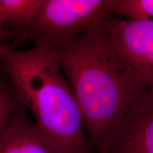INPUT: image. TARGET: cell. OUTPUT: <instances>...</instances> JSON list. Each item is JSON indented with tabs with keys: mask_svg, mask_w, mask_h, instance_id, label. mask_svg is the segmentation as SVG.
Instances as JSON below:
<instances>
[{
	"mask_svg": "<svg viewBox=\"0 0 153 153\" xmlns=\"http://www.w3.org/2000/svg\"><path fill=\"white\" fill-rule=\"evenodd\" d=\"M114 0H43L33 35L37 43L55 49L68 45L103 26Z\"/></svg>",
	"mask_w": 153,
	"mask_h": 153,
	"instance_id": "obj_3",
	"label": "cell"
},
{
	"mask_svg": "<svg viewBox=\"0 0 153 153\" xmlns=\"http://www.w3.org/2000/svg\"><path fill=\"white\" fill-rule=\"evenodd\" d=\"M0 61L17 98L32 112L36 128L59 152L89 153L81 110L56 50L41 43L24 51L3 45Z\"/></svg>",
	"mask_w": 153,
	"mask_h": 153,
	"instance_id": "obj_2",
	"label": "cell"
},
{
	"mask_svg": "<svg viewBox=\"0 0 153 153\" xmlns=\"http://www.w3.org/2000/svg\"><path fill=\"white\" fill-rule=\"evenodd\" d=\"M99 150L153 153V89H149L128 111Z\"/></svg>",
	"mask_w": 153,
	"mask_h": 153,
	"instance_id": "obj_5",
	"label": "cell"
},
{
	"mask_svg": "<svg viewBox=\"0 0 153 153\" xmlns=\"http://www.w3.org/2000/svg\"><path fill=\"white\" fill-rule=\"evenodd\" d=\"M5 28H12L22 38L33 33L43 0H1Z\"/></svg>",
	"mask_w": 153,
	"mask_h": 153,
	"instance_id": "obj_7",
	"label": "cell"
},
{
	"mask_svg": "<svg viewBox=\"0 0 153 153\" xmlns=\"http://www.w3.org/2000/svg\"><path fill=\"white\" fill-rule=\"evenodd\" d=\"M105 29L115 47L153 89V21L107 20Z\"/></svg>",
	"mask_w": 153,
	"mask_h": 153,
	"instance_id": "obj_4",
	"label": "cell"
},
{
	"mask_svg": "<svg viewBox=\"0 0 153 153\" xmlns=\"http://www.w3.org/2000/svg\"><path fill=\"white\" fill-rule=\"evenodd\" d=\"M2 45H3V44H1V39H0V48H1L2 47Z\"/></svg>",
	"mask_w": 153,
	"mask_h": 153,
	"instance_id": "obj_11",
	"label": "cell"
},
{
	"mask_svg": "<svg viewBox=\"0 0 153 153\" xmlns=\"http://www.w3.org/2000/svg\"><path fill=\"white\" fill-rule=\"evenodd\" d=\"M16 108L14 99L0 85V135L17 114Z\"/></svg>",
	"mask_w": 153,
	"mask_h": 153,
	"instance_id": "obj_9",
	"label": "cell"
},
{
	"mask_svg": "<svg viewBox=\"0 0 153 153\" xmlns=\"http://www.w3.org/2000/svg\"><path fill=\"white\" fill-rule=\"evenodd\" d=\"M113 12L132 20L153 21V0H114Z\"/></svg>",
	"mask_w": 153,
	"mask_h": 153,
	"instance_id": "obj_8",
	"label": "cell"
},
{
	"mask_svg": "<svg viewBox=\"0 0 153 153\" xmlns=\"http://www.w3.org/2000/svg\"><path fill=\"white\" fill-rule=\"evenodd\" d=\"M0 153L60 152L20 112L0 135Z\"/></svg>",
	"mask_w": 153,
	"mask_h": 153,
	"instance_id": "obj_6",
	"label": "cell"
},
{
	"mask_svg": "<svg viewBox=\"0 0 153 153\" xmlns=\"http://www.w3.org/2000/svg\"><path fill=\"white\" fill-rule=\"evenodd\" d=\"M1 34H3V35L5 34V25L2 11V7H1V0H0V36H1Z\"/></svg>",
	"mask_w": 153,
	"mask_h": 153,
	"instance_id": "obj_10",
	"label": "cell"
},
{
	"mask_svg": "<svg viewBox=\"0 0 153 153\" xmlns=\"http://www.w3.org/2000/svg\"><path fill=\"white\" fill-rule=\"evenodd\" d=\"M55 50L89 138L100 150L126 114L150 89L113 44L105 24Z\"/></svg>",
	"mask_w": 153,
	"mask_h": 153,
	"instance_id": "obj_1",
	"label": "cell"
}]
</instances>
